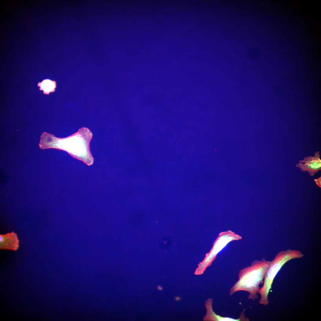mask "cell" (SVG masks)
Masks as SVG:
<instances>
[{
  "instance_id": "obj_1",
  "label": "cell",
  "mask_w": 321,
  "mask_h": 321,
  "mask_svg": "<svg viewBox=\"0 0 321 321\" xmlns=\"http://www.w3.org/2000/svg\"><path fill=\"white\" fill-rule=\"evenodd\" d=\"M270 261L264 258L261 260H255L250 266L241 269L238 274V280L230 289L229 295L243 291L248 292V299L253 301L257 299L259 285L263 283L265 274Z\"/></svg>"
},
{
  "instance_id": "obj_2",
  "label": "cell",
  "mask_w": 321,
  "mask_h": 321,
  "mask_svg": "<svg viewBox=\"0 0 321 321\" xmlns=\"http://www.w3.org/2000/svg\"><path fill=\"white\" fill-rule=\"evenodd\" d=\"M92 136V134L89 129L82 128L67 138L56 139L59 143V146L56 148L67 151L73 157L90 165L93 162L89 149Z\"/></svg>"
},
{
  "instance_id": "obj_3",
  "label": "cell",
  "mask_w": 321,
  "mask_h": 321,
  "mask_svg": "<svg viewBox=\"0 0 321 321\" xmlns=\"http://www.w3.org/2000/svg\"><path fill=\"white\" fill-rule=\"evenodd\" d=\"M304 256L301 251L295 249H288L278 253L271 261L265 275L263 285L260 288L259 292L260 296L259 301V304L263 306L269 304L268 295L273 280L283 266L291 259L301 258Z\"/></svg>"
},
{
  "instance_id": "obj_4",
  "label": "cell",
  "mask_w": 321,
  "mask_h": 321,
  "mask_svg": "<svg viewBox=\"0 0 321 321\" xmlns=\"http://www.w3.org/2000/svg\"><path fill=\"white\" fill-rule=\"evenodd\" d=\"M241 238V236L230 230L220 233L210 251L206 254L204 259L199 265L195 271V274L196 275L203 274L206 268L215 259L218 253L228 243L231 241L239 240Z\"/></svg>"
},
{
  "instance_id": "obj_5",
  "label": "cell",
  "mask_w": 321,
  "mask_h": 321,
  "mask_svg": "<svg viewBox=\"0 0 321 321\" xmlns=\"http://www.w3.org/2000/svg\"><path fill=\"white\" fill-rule=\"evenodd\" d=\"M320 152L314 153V156H308L300 160L296 165L301 171H307L310 176H313L321 169V160L320 158Z\"/></svg>"
},
{
  "instance_id": "obj_6",
  "label": "cell",
  "mask_w": 321,
  "mask_h": 321,
  "mask_svg": "<svg viewBox=\"0 0 321 321\" xmlns=\"http://www.w3.org/2000/svg\"><path fill=\"white\" fill-rule=\"evenodd\" d=\"M213 299L208 298L205 301V307L206 309V314L203 318L205 321H249L248 318L245 316L244 311L241 313L239 317L235 319L229 317H222L217 314L213 311L212 307Z\"/></svg>"
},
{
  "instance_id": "obj_7",
  "label": "cell",
  "mask_w": 321,
  "mask_h": 321,
  "mask_svg": "<svg viewBox=\"0 0 321 321\" xmlns=\"http://www.w3.org/2000/svg\"><path fill=\"white\" fill-rule=\"evenodd\" d=\"M19 240L14 232L0 235V248L16 251L19 247Z\"/></svg>"
},
{
  "instance_id": "obj_8",
  "label": "cell",
  "mask_w": 321,
  "mask_h": 321,
  "mask_svg": "<svg viewBox=\"0 0 321 321\" xmlns=\"http://www.w3.org/2000/svg\"><path fill=\"white\" fill-rule=\"evenodd\" d=\"M42 88L46 92H50L52 91L54 89L55 87V84L54 82L52 81L47 80L43 82Z\"/></svg>"
},
{
  "instance_id": "obj_9",
  "label": "cell",
  "mask_w": 321,
  "mask_h": 321,
  "mask_svg": "<svg viewBox=\"0 0 321 321\" xmlns=\"http://www.w3.org/2000/svg\"><path fill=\"white\" fill-rule=\"evenodd\" d=\"M321 178V177L320 178H318L317 179H314V180L315 181L316 183L317 184V185H318L320 187H321V178Z\"/></svg>"
}]
</instances>
